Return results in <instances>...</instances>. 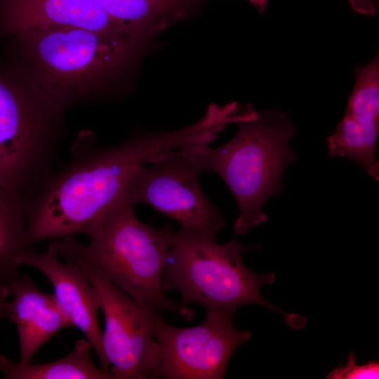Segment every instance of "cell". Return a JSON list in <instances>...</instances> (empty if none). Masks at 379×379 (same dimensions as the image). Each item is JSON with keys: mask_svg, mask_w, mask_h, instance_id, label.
I'll return each instance as SVG.
<instances>
[{"mask_svg": "<svg viewBox=\"0 0 379 379\" xmlns=\"http://www.w3.org/2000/svg\"><path fill=\"white\" fill-rule=\"evenodd\" d=\"M20 74L0 68V185L25 204L58 167L64 111Z\"/></svg>", "mask_w": 379, "mask_h": 379, "instance_id": "obj_5", "label": "cell"}, {"mask_svg": "<svg viewBox=\"0 0 379 379\" xmlns=\"http://www.w3.org/2000/svg\"><path fill=\"white\" fill-rule=\"evenodd\" d=\"M62 27L138 39L93 0H0V29L8 34Z\"/></svg>", "mask_w": 379, "mask_h": 379, "instance_id": "obj_11", "label": "cell"}, {"mask_svg": "<svg viewBox=\"0 0 379 379\" xmlns=\"http://www.w3.org/2000/svg\"><path fill=\"white\" fill-rule=\"evenodd\" d=\"M173 232L168 226L157 229L141 222L132 206L117 201L88 245L65 237L58 239V253L84 262L136 301L190 321L194 311L168 298L161 288Z\"/></svg>", "mask_w": 379, "mask_h": 379, "instance_id": "obj_4", "label": "cell"}, {"mask_svg": "<svg viewBox=\"0 0 379 379\" xmlns=\"http://www.w3.org/2000/svg\"><path fill=\"white\" fill-rule=\"evenodd\" d=\"M353 11L361 14L375 16L378 11V0H347Z\"/></svg>", "mask_w": 379, "mask_h": 379, "instance_id": "obj_18", "label": "cell"}, {"mask_svg": "<svg viewBox=\"0 0 379 379\" xmlns=\"http://www.w3.org/2000/svg\"><path fill=\"white\" fill-rule=\"evenodd\" d=\"M357 357L353 352L349 353L345 366L335 368L327 375V379H378L379 363L370 361L367 364L357 365Z\"/></svg>", "mask_w": 379, "mask_h": 379, "instance_id": "obj_17", "label": "cell"}, {"mask_svg": "<svg viewBox=\"0 0 379 379\" xmlns=\"http://www.w3.org/2000/svg\"><path fill=\"white\" fill-rule=\"evenodd\" d=\"M10 283L4 278L0 272V306L7 309L6 298L10 295Z\"/></svg>", "mask_w": 379, "mask_h": 379, "instance_id": "obj_19", "label": "cell"}, {"mask_svg": "<svg viewBox=\"0 0 379 379\" xmlns=\"http://www.w3.org/2000/svg\"><path fill=\"white\" fill-rule=\"evenodd\" d=\"M379 132V111L357 103H347L335 131L326 138L330 158L347 157L379 180L376 144Z\"/></svg>", "mask_w": 379, "mask_h": 379, "instance_id": "obj_14", "label": "cell"}, {"mask_svg": "<svg viewBox=\"0 0 379 379\" xmlns=\"http://www.w3.org/2000/svg\"><path fill=\"white\" fill-rule=\"evenodd\" d=\"M111 18L145 40L168 25L196 14L210 0H93ZM260 13L268 0H247Z\"/></svg>", "mask_w": 379, "mask_h": 379, "instance_id": "obj_13", "label": "cell"}, {"mask_svg": "<svg viewBox=\"0 0 379 379\" xmlns=\"http://www.w3.org/2000/svg\"><path fill=\"white\" fill-rule=\"evenodd\" d=\"M235 312L206 309L204 321L190 328L166 323L160 312L155 319L157 358L152 379H222L236 349L251 333L238 331Z\"/></svg>", "mask_w": 379, "mask_h": 379, "instance_id": "obj_8", "label": "cell"}, {"mask_svg": "<svg viewBox=\"0 0 379 379\" xmlns=\"http://www.w3.org/2000/svg\"><path fill=\"white\" fill-rule=\"evenodd\" d=\"M192 146L166 150L152 158L149 166L137 168L117 201L132 206L147 204L181 227L215 241L225 221L201 187L199 173L203 169Z\"/></svg>", "mask_w": 379, "mask_h": 379, "instance_id": "obj_7", "label": "cell"}, {"mask_svg": "<svg viewBox=\"0 0 379 379\" xmlns=\"http://www.w3.org/2000/svg\"><path fill=\"white\" fill-rule=\"evenodd\" d=\"M9 286L12 300L7 302V317L18 331V363L26 365L59 331L73 326L53 293L41 291L27 274H19Z\"/></svg>", "mask_w": 379, "mask_h": 379, "instance_id": "obj_12", "label": "cell"}, {"mask_svg": "<svg viewBox=\"0 0 379 379\" xmlns=\"http://www.w3.org/2000/svg\"><path fill=\"white\" fill-rule=\"evenodd\" d=\"M93 347L86 338L78 340L66 357L48 363L23 365L0 354V371L6 379H113L110 372L95 366Z\"/></svg>", "mask_w": 379, "mask_h": 379, "instance_id": "obj_15", "label": "cell"}, {"mask_svg": "<svg viewBox=\"0 0 379 379\" xmlns=\"http://www.w3.org/2000/svg\"><path fill=\"white\" fill-rule=\"evenodd\" d=\"M30 248L24 204L0 185V272L9 283L20 274L16 258Z\"/></svg>", "mask_w": 379, "mask_h": 379, "instance_id": "obj_16", "label": "cell"}, {"mask_svg": "<svg viewBox=\"0 0 379 379\" xmlns=\"http://www.w3.org/2000/svg\"><path fill=\"white\" fill-rule=\"evenodd\" d=\"M198 138L192 125L173 131H138L109 147L97 145L92 133H81L69 161L57 167L24 204L29 245L78 234L92 238L137 168L163 152L194 145Z\"/></svg>", "mask_w": 379, "mask_h": 379, "instance_id": "obj_1", "label": "cell"}, {"mask_svg": "<svg viewBox=\"0 0 379 379\" xmlns=\"http://www.w3.org/2000/svg\"><path fill=\"white\" fill-rule=\"evenodd\" d=\"M5 317H7L6 308L0 306V320Z\"/></svg>", "mask_w": 379, "mask_h": 379, "instance_id": "obj_20", "label": "cell"}, {"mask_svg": "<svg viewBox=\"0 0 379 379\" xmlns=\"http://www.w3.org/2000/svg\"><path fill=\"white\" fill-rule=\"evenodd\" d=\"M251 247L234 240L218 244L180 227L172 234L161 273V288L164 292L178 291L184 306L198 303L206 309L235 312L239 306L253 303L286 318L260 293L262 285L274 282L275 274L255 273L242 260L243 251Z\"/></svg>", "mask_w": 379, "mask_h": 379, "instance_id": "obj_6", "label": "cell"}, {"mask_svg": "<svg viewBox=\"0 0 379 379\" xmlns=\"http://www.w3.org/2000/svg\"><path fill=\"white\" fill-rule=\"evenodd\" d=\"M14 36L27 77L65 110L91 100L115 81L144 42L72 27L32 29Z\"/></svg>", "mask_w": 379, "mask_h": 379, "instance_id": "obj_2", "label": "cell"}, {"mask_svg": "<svg viewBox=\"0 0 379 379\" xmlns=\"http://www.w3.org/2000/svg\"><path fill=\"white\" fill-rule=\"evenodd\" d=\"M236 124L238 132L227 143L192 147L202 169L216 172L234 196L239 215L234 230L243 235L267 220L264 204L281 192L284 170L296 157L289 146L295 126L277 109L254 110Z\"/></svg>", "mask_w": 379, "mask_h": 379, "instance_id": "obj_3", "label": "cell"}, {"mask_svg": "<svg viewBox=\"0 0 379 379\" xmlns=\"http://www.w3.org/2000/svg\"><path fill=\"white\" fill-rule=\"evenodd\" d=\"M58 240H53L42 253L30 248L23 251L15 260L18 268L32 267L40 272L51 284L53 295L73 326L79 328L91 344L100 364V368L109 372L102 346V331L98 314L100 302L84 269L75 260L62 262L58 258Z\"/></svg>", "mask_w": 379, "mask_h": 379, "instance_id": "obj_10", "label": "cell"}, {"mask_svg": "<svg viewBox=\"0 0 379 379\" xmlns=\"http://www.w3.org/2000/svg\"><path fill=\"white\" fill-rule=\"evenodd\" d=\"M87 273L105 318L102 346L113 379H152L157 358L154 308L139 302L97 270Z\"/></svg>", "mask_w": 379, "mask_h": 379, "instance_id": "obj_9", "label": "cell"}]
</instances>
